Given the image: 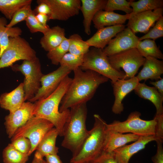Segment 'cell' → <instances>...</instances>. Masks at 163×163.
<instances>
[{"label":"cell","instance_id":"obj_1","mask_svg":"<svg viewBox=\"0 0 163 163\" xmlns=\"http://www.w3.org/2000/svg\"><path fill=\"white\" fill-rule=\"evenodd\" d=\"M74 77L60 102V112L78 105L86 103L94 96L99 85L108 78L92 70L74 71Z\"/></svg>","mask_w":163,"mask_h":163},{"label":"cell","instance_id":"obj_2","mask_svg":"<svg viewBox=\"0 0 163 163\" xmlns=\"http://www.w3.org/2000/svg\"><path fill=\"white\" fill-rule=\"evenodd\" d=\"M72 80L67 76L51 94L34 103L33 115L52 123L61 136H63L64 127L70 117V110L69 109L60 112L59 106Z\"/></svg>","mask_w":163,"mask_h":163},{"label":"cell","instance_id":"obj_3","mask_svg":"<svg viewBox=\"0 0 163 163\" xmlns=\"http://www.w3.org/2000/svg\"><path fill=\"white\" fill-rule=\"evenodd\" d=\"M94 117L92 128L79 149L72 155L70 163L92 162L103 152L107 123L98 114H94Z\"/></svg>","mask_w":163,"mask_h":163},{"label":"cell","instance_id":"obj_4","mask_svg":"<svg viewBox=\"0 0 163 163\" xmlns=\"http://www.w3.org/2000/svg\"><path fill=\"white\" fill-rule=\"evenodd\" d=\"M87 113L86 103L71 108L70 117L64 127L61 145L70 150L72 155L79 149L88 134L86 125Z\"/></svg>","mask_w":163,"mask_h":163},{"label":"cell","instance_id":"obj_5","mask_svg":"<svg viewBox=\"0 0 163 163\" xmlns=\"http://www.w3.org/2000/svg\"><path fill=\"white\" fill-rule=\"evenodd\" d=\"M141 115L140 113L138 111L133 112L124 121L114 120L107 124V129L122 133H133L139 136H155L157 130L156 118L154 117L152 120H146L142 119Z\"/></svg>","mask_w":163,"mask_h":163},{"label":"cell","instance_id":"obj_6","mask_svg":"<svg viewBox=\"0 0 163 163\" xmlns=\"http://www.w3.org/2000/svg\"><path fill=\"white\" fill-rule=\"evenodd\" d=\"M80 68L83 70H93L106 77L111 80L112 84L119 79H124L125 76L124 72L117 71L112 66L102 49L94 47L84 55Z\"/></svg>","mask_w":163,"mask_h":163},{"label":"cell","instance_id":"obj_7","mask_svg":"<svg viewBox=\"0 0 163 163\" xmlns=\"http://www.w3.org/2000/svg\"><path fill=\"white\" fill-rule=\"evenodd\" d=\"M37 57L36 52L25 39L20 36L9 37L8 46L0 57V69L11 67L17 61H32Z\"/></svg>","mask_w":163,"mask_h":163},{"label":"cell","instance_id":"obj_8","mask_svg":"<svg viewBox=\"0 0 163 163\" xmlns=\"http://www.w3.org/2000/svg\"><path fill=\"white\" fill-rule=\"evenodd\" d=\"M11 68L13 71L20 72L24 75V99L25 101H29L34 97L40 87V80L43 74L39 59L37 58L32 61L24 60L21 64L13 65Z\"/></svg>","mask_w":163,"mask_h":163},{"label":"cell","instance_id":"obj_9","mask_svg":"<svg viewBox=\"0 0 163 163\" xmlns=\"http://www.w3.org/2000/svg\"><path fill=\"white\" fill-rule=\"evenodd\" d=\"M53 127V124L48 120L34 116L16 131L11 140L21 137L28 139L31 144V148L29 154L30 156L36 150L45 134Z\"/></svg>","mask_w":163,"mask_h":163},{"label":"cell","instance_id":"obj_10","mask_svg":"<svg viewBox=\"0 0 163 163\" xmlns=\"http://www.w3.org/2000/svg\"><path fill=\"white\" fill-rule=\"evenodd\" d=\"M108 57L110 65L115 70L119 71H121V68L123 70L125 79L135 77L145 60L136 48L130 49Z\"/></svg>","mask_w":163,"mask_h":163},{"label":"cell","instance_id":"obj_11","mask_svg":"<svg viewBox=\"0 0 163 163\" xmlns=\"http://www.w3.org/2000/svg\"><path fill=\"white\" fill-rule=\"evenodd\" d=\"M71 72L67 67L60 66L55 70L46 75L43 74L41 79V86L39 90L29 101L33 103L49 96L56 89L62 81Z\"/></svg>","mask_w":163,"mask_h":163},{"label":"cell","instance_id":"obj_12","mask_svg":"<svg viewBox=\"0 0 163 163\" xmlns=\"http://www.w3.org/2000/svg\"><path fill=\"white\" fill-rule=\"evenodd\" d=\"M50 7L49 20L66 21L78 15L81 6L80 0H41Z\"/></svg>","mask_w":163,"mask_h":163},{"label":"cell","instance_id":"obj_13","mask_svg":"<svg viewBox=\"0 0 163 163\" xmlns=\"http://www.w3.org/2000/svg\"><path fill=\"white\" fill-rule=\"evenodd\" d=\"M163 13V8L137 13L132 12L126 26L135 34L140 32L146 34L162 16Z\"/></svg>","mask_w":163,"mask_h":163},{"label":"cell","instance_id":"obj_14","mask_svg":"<svg viewBox=\"0 0 163 163\" xmlns=\"http://www.w3.org/2000/svg\"><path fill=\"white\" fill-rule=\"evenodd\" d=\"M140 40L129 28H125L110 41L102 51L109 56L128 50L136 48Z\"/></svg>","mask_w":163,"mask_h":163},{"label":"cell","instance_id":"obj_15","mask_svg":"<svg viewBox=\"0 0 163 163\" xmlns=\"http://www.w3.org/2000/svg\"><path fill=\"white\" fill-rule=\"evenodd\" d=\"M34 103L24 102L19 108L5 117L4 124L9 138L11 139L16 131L34 116Z\"/></svg>","mask_w":163,"mask_h":163},{"label":"cell","instance_id":"obj_16","mask_svg":"<svg viewBox=\"0 0 163 163\" xmlns=\"http://www.w3.org/2000/svg\"><path fill=\"white\" fill-rule=\"evenodd\" d=\"M139 82L136 76L129 79H119L112 84L115 100L112 110L115 114H120L123 111L122 101L125 97L134 90Z\"/></svg>","mask_w":163,"mask_h":163},{"label":"cell","instance_id":"obj_17","mask_svg":"<svg viewBox=\"0 0 163 163\" xmlns=\"http://www.w3.org/2000/svg\"><path fill=\"white\" fill-rule=\"evenodd\" d=\"M156 140L155 136H140L133 143L118 148L112 153L118 163H129L130 158L133 155L144 149L149 142Z\"/></svg>","mask_w":163,"mask_h":163},{"label":"cell","instance_id":"obj_18","mask_svg":"<svg viewBox=\"0 0 163 163\" xmlns=\"http://www.w3.org/2000/svg\"><path fill=\"white\" fill-rule=\"evenodd\" d=\"M125 27L124 25L120 24L100 28L86 41L90 47L92 46L103 50L113 38L123 30Z\"/></svg>","mask_w":163,"mask_h":163},{"label":"cell","instance_id":"obj_19","mask_svg":"<svg viewBox=\"0 0 163 163\" xmlns=\"http://www.w3.org/2000/svg\"><path fill=\"white\" fill-rule=\"evenodd\" d=\"M135 134H125L112 130H107L103 152L111 153L127 143L134 142L139 137Z\"/></svg>","mask_w":163,"mask_h":163},{"label":"cell","instance_id":"obj_20","mask_svg":"<svg viewBox=\"0 0 163 163\" xmlns=\"http://www.w3.org/2000/svg\"><path fill=\"white\" fill-rule=\"evenodd\" d=\"M80 10L83 17L84 31L88 35L91 33V25L96 14L99 11L104 10L107 0H81Z\"/></svg>","mask_w":163,"mask_h":163},{"label":"cell","instance_id":"obj_21","mask_svg":"<svg viewBox=\"0 0 163 163\" xmlns=\"http://www.w3.org/2000/svg\"><path fill=\"white\" fill-rule=\"evenodd\" d=\"M24 84L21 83L11 91L2 94L0 96V106L10 113L19 108L25 102Z\"/></svg>","mask_w":163,"mask_h":163},{"label":"cell","instance_id":"obj_22","mask_svg":"<svg viewBox=\"0 0 163 163\" xmlns=\"http://www.w3.org/2000/svg\"><path fill=\"white\" fill-rule=\"evenodd\" d=\"M130 14L122 15L113 11L101 10L95 14L92 21L97 29L104 27L123 24L128 20Z\"/></svg>","mask_w":163,"mask_h":163},{"label":"cell","instance_id":"obj_23","mask_svg":"<svg viewBox=\"0 0 163 163\" xmlns=\"http://www.w3.org/2000/svg\"><path fill=\"white\" fill-rule=\"evenodd\" d=\"M145 58L143 67L136 76L139 82L149 79L158 80L163 74V61L151 57Z\"/></svg>","mask_w":163,"mask_h":163},{"label":"cell","instance_id":"obj_24","mask_svg":"<svg viewBox=\"0 0 163 163\" xmlns=\"http://www.w3.org/2000/svg\"><path fill=\"white\" fill-rule=\"evenodd\" d=\"M134 91L139 97L149 100L153 104L156 109V115L163 114V96L155 87L139 82Z\"/></svg>","mask_w":163,"mask_h":163},{"label":"cell","instance_id":"obj_25","mask_svg":"<svg viewBox=\"0 0 163 163\" xmlns=\"http://www.w3.org/2000/svg\"><path fill=\"white\" fill-rule=\"evenodd\" d=\"M66 38L65 29L57 25L50 28L43 34L40 43L41 47L48 52L59 46Z\"/></svg>","mask_w":163,"mask_h":163},{"label":"cell","instance_id":"obj_26","mask_svg":"<svg viewBox=\"0 0 163 163\" xmlns=\"http://www.w3.org/2000/svg\"><path fill=\"white\" fill-rule=\"evenodd\" d=\"M58 136V133L55 127L50 130L38 145L36 152L43 158L47 155L57 154L59 148L56 144Z\"/></svg>","mask_w":163,"mask_h":163},{"label":"cell","instance_id":"obj_27","mask_svg":"<svg viewBox=\"0 0 163 163\" xmlns=\"http://www.w3.org/2000/svg\"><path fill=\"white\" fill-rule=\"evenodd\" d=\"M7 19L0 15V57L8 46L9 37L20 36L22 30L19 27L8 28Z\"/></svg>","mask_w":163,"mask_h":163},{"label":"cell","instance_id":"obj_28","mask_svg":"<svg viewBox=\"0 0 163 163\" xmlns=\"http://www.w3.org/2000/svg\"><path fill=\"white\" fill-rule=\"evenodd\" d=\"M136 48L140 54L145 58L151 57L157 59H163L162 52L153 40L146 39L140 40Z\"/></svg>","mask_w":163,"mask_h":163},{"label":"cell","instance_id":"obj_29","mask_svg":"<svg viewBox=\"0 0 163 163\" xmlns=\"http://www.w3.org/2000/svg\"><path fill=\"white\" fill-rule=\"evenodd\" d=\"M31 0H0V11L6 19L11 20L15 13Z\"/></svg>","mask_w":163,"mask_h":163},{"label":"cell","instance_id":"obj_30","mask_svg":"<svg viewBox=\"0 0 163 163\" xmlns=\"http://www.w3.org/2000/svg\"><path fill=\"white\" fill-rule=\"evenodd\" d=\"M29 156L16 150L11 143L4 149L2 152L4 163H26Z\"/></svg>","mask_w":163,"mask_h":163},{"label":"cell","instance_id":"obj_31","mask_svg":"<svg viewBox=\"0 0 163 163\" xmlns=\"http://www.w3.org/2000/svg\"><path fill=\"white\" fill-rule=\"evenodd\" d=\"M132 13H137L152 11L163 8V0H139L137 1L130 0Z\"/></svg>","mask_w":163,"mask_h":163},{"label":"cell","instance_id":"obj_32","mask_svg":"<svg viewBox=\"0 0 163 163\" xmlns=\"http://www.w3.org/2000/svg\"><path fill=\"white\" fill-rule=\"evenodd\" d=\"M69 45V52L78 56H84L89 50L90 46L78 34H74L68 38Z\"/></svg>","mask_w":163,"mask_h":163},{"label":"cell","instance_id":"obj_33","mask_svg":"<svg viewBox=\"0 0 163 163\" xmlns=\"http://www.w3.org/2000/svg\"><path fill=\"white\" fill-rule=\"evenodd\" d=\"M69 42L66 38L58 46L48 52L47 54L48 58L53 65H57L63 56L69 52Z\"/></svg>","mask_w":163,"mask_h":163},{"label":"cell","instance_id":"obj_34","mask_svg":"<svg viewBox=\"0 0 163 163\" xmlns=\"http://www.w3.org/2000/svg\"><path fill=\"white\" fill-rule=\"evenodd\" d=\"M84 56H78L67 53L62 58L59 64L60 66L67 67L71 71H74L82 65Z\"/></svg>","mask_w":163,"mask_h":163},{"label":"cell","instance_id":"obj_35","mask_svg":"<svg viewBox=\"0 0 163 163\" xmlns=\"http://www.w3.org/2000/svg\"><path fill=\"white\" fill-rule=\"evenodd\" d=\"M130 1L126 0H108L104 10L113 11L119 10L124 11L129 14L132 12V9L130 5Z\"/></svg>","mask_w":163,"mask_h":163},{"label":"cell","instance_id":"obj_36","mask_svg":"<svg viewBox=\"0 0 163 163\" xmlns=\"http://www.w3.org/2000/svg\"><path fill=\"white\" fill-rule=\"evenodd\" d=\"M35 15L32 10L25 21L26 25L31 33L40 32L43 34L50 27L48 25L45 26L41 24L37 21Z\"/></svg>","mask_w":163,"mask_h":163},{"label":"cell","instance_id":"obj_37","mask_svg":"<svg viewBox=\"0 0 163 163\" xmlns=\"http://www.w3.org/2000/svg\"><path fill=\"white\" fill-rule=\"evenodd\" d=\"M31 4H27L17 10L14 14L10 22L7 25L6 27H12L19 22L25 21L32 11Z\"/></svg>","mask_w":163,"mask_h":163},{"label":"cell","instance_id":"obj_38","mask_svg":"<svg viewBox=\"0 0 163 163\" xmlns=\"http://www.w3.org/2000/svg\"><path fill=\"white\" fill-rule=\"evenodd\" d=\"M163 37V17H161L156 22L153 27L145 35L139 38V40L150 39L155 40Z\"/></svg>","mask_w":163,"mask_h":163},{"label":"cell","instance_id":"obj_39","mask_svg":"<svg viewBox=\"0 0 163 163\" xmlns=\"http://www.w3.org/2000/svg\"><path fill=\"white\" fill-rule=\"evenodd\" d=\"M11 142V144L15 149L23 154L29 155L31 148V144L28 139L21 137L17 138Z\"/></svg>","mask_w":163,"mask_h":163},{"label":"cell","instance_id":"obj_40","mask_svg":"<svg viewBox=\"0 0 163 163\" xmlns=\"http://www.w3.org/2000/svg\"><path fill=\"white\" fill-rule=\"evenodd\" d=\"M92 162L94 163H118L115 159L112 152H104Z\"/></svg>","mask_w":163,"mask_h":163},{"label":"cell","instance_id":"obj_41","mask_svg":"<svg viewBox=\"0 0 163 163\" xmlns=\"http://www.w3.org/2000/svg\"><path fill=\"white\" fill-rule=\"evenodd\" d=\"M155 117L157 122V130L155 135L157 140L155 141H160L163 142V114L155 115Z\"/></svg>","mask_w":163,"mask_h":163},{"label":"cell","instance_id":"obj_42","mask_svg":"<svg viewBox=\"0 0 163 163\" xmlns=\"http://www.w3.org/2000/svg\"><path fill=\"white\" fill-rule=\"evenodd\" d=\"M37 2L38 5L33 11L35 15L39 13L47 15L49 16L51 14V10L49 6L41 0H38Z\"/></svg>","mask_w":163,"mask_h":163},{"label":"cell","instance_id":"obj_43","mask_svg":"<svg viewBox=\"0 0 163 163\" xmlns=\"http://www.w3.org/2000/svg\"><path fill=\"white\" fill-rule=\"evenodd\" d=\"M157 150L155 155L152 158L153 163H163V142L157 141Z\"/></svg>","mask_w":163,"mask_h":163},{"label":"cell","instance_id":"obj_44","mask_svg":"<svg viewBox=\"0 0 163 163\" xmlns=\"http://www.w3.org/2000/svg\"><path fill=\"white\" fill-rule=\"evenodd\" d=\"M46 163H62L57 154L48 155L45 157Z\"/></svg>","mask_w":163,"mask_h":163},{"label":"cell","instance_id":"obj_45","mask_svg":"<svg viewBox=\"0 0 163 163\" xmlns=\"http://www.w3.org/2000/svg\"><path fill=\"white\" fill-rule=\"evenodd\" d=\"M149 83L154 86L158 92L163 96V78L156 80L155 82L151 81Z\"/></svg>","mask_w":163,"mask_h":163},{"label":"cell","instance_id":"obj_46","mask_svg":"<svg viewBox=\"0 0 163 163\" xmlns=\"http://www.w3.org/2000/svg\"><path fill=\"white\" fill-rule=\"evenodd\" d=\"M37 21L42 25L44 26H47V22L49 20V17L47 15L39 13L35 15Z\"/></svg>","mask_w":163,"mask_h":163},{"label":"cell","instance_id":"obj_47","mask_svg":"<svg viewBox=\"0 0 163 163\" xmlns=\"http://www.w3.org/2000/svg\"><path fill=\"white\" fill-rule=\"evenodd\" d=\"M43 158L36 152L31 163H45Z\"/></svg>","mask_w":163,"mask_h":163},{"label":"cell","instance_id":"obj_48","mask_svg":"<svg viewBox=\"0 0 163 163\" xmlns=\"http://www.w3.org/2000/svg\"><path fill=\"white\" fill-rule=\"evenodd\" d=\"M88 163H93V162H89Z\"/></svg>","mask_w":163,"mask_h":163},{"label":"cell","instance_id":"obj_49","mask_svg":"<svg viewBox=\"0 0 163 163\" xmlns=\"http://www.w3.org/2000/svg\"><path fill=\"white\" fill-rule=\"evenodd\" d=\"M45 163H46L45 162Z\"/></svg>","mask_w":163,"mask_h":163}]
</instances>
